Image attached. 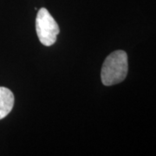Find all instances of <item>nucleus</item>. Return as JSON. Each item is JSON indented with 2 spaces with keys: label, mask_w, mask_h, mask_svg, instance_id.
Listing matches in <instances>:
<instances>
[{
  "label": "nucleus",
  "mask_w": 156,
  "mask_h": 156,
  "mask_svg": "<svg viewBox=\"0 0 156 156\" xmlns=\"http://www.w3.org/2000/svg\"><path fill=\"white\" fill-rule=\"evenodd\" d=\"M128 55L123 50H115L107 56L102 64L101 77L105 86L120 83L128 75Z\"/></svg>",
  "instance_id": "nucleus-1"
},
{
  "label": "nucleus",
  "mask_w": 156,
  "mask_h": 156,
  "mask_svg": "<svg viewBox=\"0 0 156 156\" xmlns=\"http://www.w3.org/2000/svg\"><path fill=\"white\" fill-rule=\"evenodd\" d=\"M36 30L40 42L44 46L54 44L60 32L57 23L45 8H41L37 12Z\"/></svg>",
  "instance_id": "nucleus-2"
},
{
  "label": "nucleus",
  "mask_w": 156,
  "mask_h": 156,
  "mask_svg": "<svg viewBox=\"0 0 156 156\" xmlns=\"http://www.w3.org/2000/svg\"><path fill=\"white\" fill-rule=\"evenodd\" d=\"M14 101V95L10 89L0 87V120L11 113L13 108Z\"/></svg>",
  "instance_id": "nucleus-3"
}]
</instances>
